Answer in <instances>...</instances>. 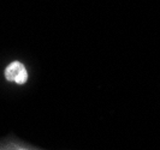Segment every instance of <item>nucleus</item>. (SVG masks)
<instances>
[{"instance_id": "obj_1", "label": "nucleus", "mask_w": 160, "mask_h": 150, "mask_svg": "<svg viewBox=\"0 0 160 150\" xmlns=\"http://www.w3.org/2000/svg\"><path fill=\"white\" fill-rule=\"evenodd\" d=\"M5 79L8 82H13L18 85H23L28 80V71L22 63L12 61L5 69Z\"/></svg>"}, {"instance_id": "obj_2", "label": "nucleus", "mask_w": 160, "mask_h": 150, "mask_svg": "<svg viewBox=\"0 0 160 150\" xmlns=\"http://www.w3.org/2000/svg\"><path fill=\"white\" fill-rule=\"evenodd\" d=\"M0 150H29V149H25V148H18V147H12L11 149L10 148H4V149H0Z\"/></svg>"}]
</instances>
